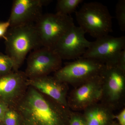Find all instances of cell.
Returning a JSON list of instances; mask_svg holds the SVG:
<instances>
[{
    "mask_svg": "<svg viewBox=\"0 0 125 125\" xmlns=\"http://www.w3.org/2000/svg\"><path fill=\"white\" fill-rule=\"evenodd\" d=\"M20 125H65L69 123L72 111L48 96L29 87L15 109Z\"/></svg>",
    "mask_w": 125,
    "mask_h": 125,
    "instance_id": "cell-1",
    "label": "cell"
},
{
    "mask_svg": "<svg viewBox=\"0 0 125 125\" xmlns=\"http://www.w3.org/2000/svg\"><path fill=\"white\" fill-rule=\"evenodd\" d=\"M4 39L6 53L13 61L14 71L19 70L30 52L42 47L34 23L10 27Z\"/></svg>",
    "mask_w": 125,
    "mask_h": 125,
    "instance_id": "cell-2",
    "label": "cell"
},
{
    "mask_svg": "<svg viewBox=\"0 0 125 125\" xmlns=\"http://www.w3.org/2000/svg\"><path fill=\"white\" fill-rule=\"evenodd\" d=\"M75 16L79 27L96 39L112 31L111 15L107 7L100 2L84 3Z\"/></svg>",
    "mask_w": 125,
    "mask_h": 125,
    "instance_id": "cell-3",
    "label": "cell"
},
{
    "mask_svg": "<svg viewBox=\"0 0 125 125\" xmlns=\"http://www.w3.org/2000/svg\"><path fill=\"white\" fill-rule=\"evenodd\" d=\"M102 76L101 103L114 111L123 106L125 100V70L115 64H105Z\"/></svg>",
    "mask_w": 125,
    "mask_h": 125,
    "instance_id": "cell-4",
    "label": "cell"
},
{
    "mask_svg": "<svg viewBox=\"0 0 125 125\" xmlns=\"http://www.w3.org/2000/svg\"><path fill=\"white\" fill-rule=\"evenodd\" d=\"M105 66L98 61L81 57L61 67L54 76L61 82L76 87L101 75Z\"/></svg>",
    "mask_w": 125,
    "mask_h": 125,
    "instance_id": "cell-5",
    "label": "cell"
},
{
    "mask_svg": "<svg viewBox=\"0 0 125 125\" xmlns=\"http://www.w3.org/2000/svg\"><path fill=\"white\" fill-rule=\"evenodd\" d=\"M35 25L42 47L53 49L61 39L75 25L71 16L56 13L43 14Z\"/></svg>",
    "mask_w": 125,
    "mask_h": 125,
    "instance_id": "cell-6",
    "label": "cell"
},
{
    "mask_svg": "<svg viewBox=\"0 0 125 125\" xmlns=\"http://www.w3.org/2000/svg\"><path fill=\"white\" fill-rule=\"evenodd\" d=\"M62 62V59L53 49L40 47L30 54L24 72L28 79L48 75L59 70Z\"/></svg>",
    "mask_w": 125,
    "mask_h": 125,
    "instance_id": "cell-7",
    "label": "cell"
},
{
    "mask_svg": "<svg viewBox=\"0 0 125 125\" xmlns=\"http://www.w3.org/2000/svg\"><path fill=\"white\" fill-rule=\"evenodd\" d=\"M103 94L102 75L75 87L68 95L67 106L75 111H83L101 101Z\"/></svg>",
    "mask_w": 125,
    "mask_h": 125,
    "instance_id": "cell-8",
    "label": "cell"
},
{
    "mask_svg": "<svg viewBox=\"0 0 125 125\" xmlns=\"http://www.w3.org/2000/svg\"><path fill=\"white\" fill-rule=\"evenodd\" d=\"M125 49V37H114L109 34L97 39L93 42L82 56L104 64H115L118 55Z\"/></svg>",
    "mask_w": 125,
    "mask_h": 125,
    "instance_id": "cell-9",
    "label": "cell"
},
{
    "mask_svg": "<svg viewBox=\"0 0 125 125\" xmlns=\"http://www.w3.org/2000/svg\"><path fill=\"white\" fill-rule=\"evenodd\" d=\"M28 79L24 72L19 70L0 76V102L15 109L27 92Z\"/></svg>",
    "mask_w": 125,
    "mask_h": 125,
    "instance_id": "cell-10",
    "label": "cell"
},
{
    "mask_svg": "<svg viewBox=\"0 0 125 125\" xmlns=\"http://www.w3.org/2000/svg\"><path fill=\"white\" fill-rule=\"evenodd\" d=\"M85 33L80 27L74 25L59 40L53 50L62 60L80 58L92 42L85 38Z\"/></svg>",
    "mask_w": 125,
    "mask_h": 125,
    "instance_id": "cell-11",
    "label": "cell"
},
{
    "mask_svg": "<svg viewBox=\"0 0 125 125\" xmlns=\"http://www.w3.org/2000/svg\"><path fill=\"white\" fill-rule=\"evenodd\" d=\"M52 1L50 0H14L8 20L10 27L35 24L43 14V6L49 4Z\"/></svg>",
    "mask_w": 125,
    "mask_h": 125,
    "instance_id": "cell-12",
    "label": "cell"
},
{
    "mask_svg": "<svg viewBox=\"0 0 125 125\" xmlns=\"http://www.w3.org/2000/svg\"><path fill=\"white\" fill-rule=\"evenodd\" d=\"M27 83L29 87H32L61 104L68 106L69 85L58 80L54 76L48 75L28 79Z\"/></svg>",
    "mask_w": 125,
    "mask_h": 125,
    "instance_id": "cell-13",
    "label": "cell"
},
{
    "mask_svg": "<svg viewBox=\"0 0 125 125\" xmlns=\"http://www.w3.org/2000/svg\"><path fill=\"white\" fill-rule=\"evenodd\" d=\"M83 116L87 125H107L115 118L113 111L103 104H95L83 110Z\"/></svg>",
    "mask_w": 125,
    "mask_h": 125,
    "instance_id": "cell-14",
    "label": "cell"
},
{
    "mask_svg": "<svg viewBox=\"0 0 125 125\" xmlns=\"http://www.w3.org/2000/svg\"><path fill=\"white\" fill-rule=\"evenodd\" d=\"M83 0H58L57 3L56 13L66 15H70L76 10Z\"/></svg>",
    "mask_w": 125,
    "mask_h": 125,
    "instance_id": "cell-15",
    "label": "cell"
},
{
    "mask_svg": "<svg viewBox=\"0 0 125 125\" xmlns=\"http://www.w3.org/2000/svg\"><path fill=\"white\" fill-rule=\"evenodd\" d=\"M14 64L11 58L0 52V76L6 75L13 71Z\"/></svg>",
    "mask_w": 125,
    "mask_h": 125,
    "instance_id": "cell-16",
    "label": "cell"
},
{
    "mask_svg": "<svg viewBox=\"0 0 125 125\" xmlns=\"http://www.w3.org/2000/svg\"><path fill=\"white\" fill-rule=\"evenodd\" d=\"M116 16L120 29L125 31V0H119L116 6Z\"/></svg>",
    "mask_w": 125,
    "mask_h": 125,
    "instance_id": "cell-17",
    "label": "cell"
},
{
    "mask_svg": "<svg viewBox=\"0 0 125 125\" xmlns=\"http://www.w3.org/2000/svg\"><path fill=\"white\" fill-rule=\"evenodd\" d=\"M2 123L4 125H20V117L17 111L15 109L8 108Z\"/></svg>",
    "mask_w": 125,
    "mask_h": 125,
    "instance_id": "cell-18",
    "label": "cell"
},
{
    "mask_svg": "<svg viewBox=\"0 0 125 125\" xmlns=\"http://www.w3.org/2000/svg\"><path fill=\"white\" fill-rule=\"evenodd\" d=\"M69 125H87L83 114L72 111Z\"/></svg>",
    "mask_w": 125,
    "mask_h": 125,
    "instance_id": "cell-19",
    "label": "cell"
},
{
    "mask_svg": "<svg viewBox=\"0 0 125 125\" xmlns=\"http://www.w3.org/2000/svg\"><path fill=\"white\" fill-rule=\"evenodd\" d=\"M10 27V23L9 20L0 22V38L4 39L8 30Z\"/></svg>",
    "mask_w": 125,
    "mask_h": 125,
    "instance_id": "cell-20",
    "label": "cell"
},
{
    "mask_svg": "<svg viewBox=\"0 0 125 125\" xmlns=\"http://www.w3.org/2000/svg\"><path fill=\"white\" fill-rule=\"evenodd\" d=\"M115 64L125 70V49L120 52Z\"/></svg>",
    "mask_w": 125,
    "mask_h": 125,
    "instance_id": "cell-21",
    "label": "cell"
},
{
    "mask_svg": "<svg viewBox=\"0 0 125 125\" xmlns=\"http://www.w3.org/2000/svg\"><path fill=\"white\" fill-rule=\"evenodd\" d=\"M115 117L118 120L120 125H125V109L122 110Z\"/></svg>",
    "mask_w": 125,
    "mask_h": 125,
    "instance_id": "cell-22",
    "label": "cell"
},
{
    "mask_svg": "<svg viewBox=\"0 0 125 125\" xmlns=\"http://www.w3.org/2000/svg\"><path fill=\"white\" fill-rule=\"evenodd\" d=\"M8 108L7 105L0 102V122H2L5 114Z\"/></svg>",
    "mask_w": 125,
    "mask_h": 125,
    "instance_id": "cell-23",
    "label": "cell"
},
{
    "mask_svg": "<svg viewBox=\"0 0 125 125\" xmlns=\"http://www.w3.org/2000/svg\"><path fill=\"white\" fill-rule=\"evenodd\" d=\"M0 125H4L3 123L2 122H0Z\"/></svg>",
    "mask_w": 125,
    "mask_h": 125,
    "instance_id": "cell-24",
    "label": "cell"
}]
</instances>
